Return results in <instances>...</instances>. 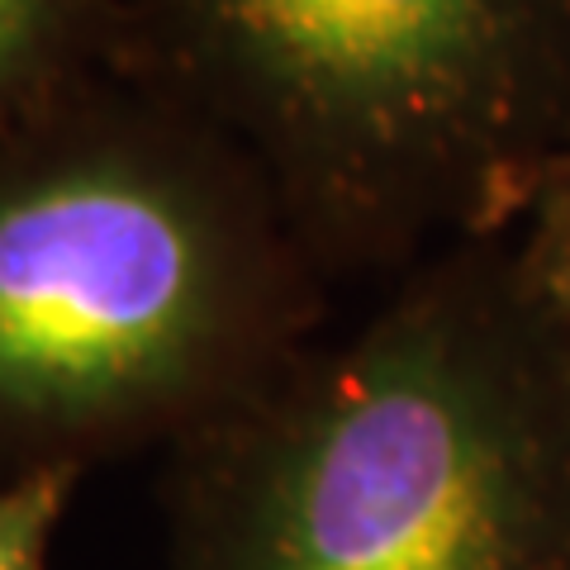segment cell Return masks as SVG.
Instances as JSON below:
<instances>
[{
  "mask_svg": "<svg viewBox=\"0 0 570 570\" xmlns=\"http://www.w3.org/2000/svg\"><path fill=\"white\" fill-rule=\"evenodd\" d=\"M163 570H570V305L528 228L452 243L163 466Z\"/></svg>",
  "mask_w": 570,
  "mask_h": 570,
  "instance_id": "cell-1",
  "label": "cell"
},
{
  "mask_svg": "<svg viewBox=\"0 0 570 570\" xmlns=\"http://www.w3.org/2000/svg\"><path fill=\"white\" fill-rule=\"evenodd\" d=\"M257 171L124 71L0 142V475L176 448L324 333Z\"/></svg>",
  "mask_w": 570,
  "mask_h": 570,
  "instance_id": "cell-2",
  "label": "cell"
},
{
  "mask_svg": "<svg viewBox=\"0 0 570 570\" xmlns=\"http://www.w3.org/2000/svg\"><path fill=\"white\" fill-rule=\"evenodd\" d=\"M115 71L219 134L328 285L513 234L570 176V0H124Z\"/></svg>",
  "mask_w": 570,
  "mask_h": 570,
  "instance_id": "cell-3",
  "label": "cell"
},
{
  "mask_svg": "<svg viewBox=\"0 0 570 570\" xmlns=\"http://www.w3.org/2000/svg\"><path fill=\"white\" fill-rule=\"evenodd\" d=\"M124 0H0V142L115 67Z\"/></svg>",
  "mask_w": 570,
  "mask_h": 570,
  "instance_id": "cell-4",
  "label": "cell"
},
{
  "mask_svg": "<svg viewBox=\"0 0 570 570\" xmlns=\"http://www.w3.org/2000/svg\"><path fill=\"white\" fill-rule=\"evenodd\" d=\"M81 471H29L0 485V570H48V547Z\"/></svg>",
  "mask_w": 570,
  "mask_h": 570,
  "instance_id": "cell-5",
  "label": "cell"
},
{
  "mask_svg": "<svg viewBox=\"0 0 570 570\" xmlns=\"http://www.w3.org/2000/svg\"><path fill=\"white\" fill-rule=\"evenodd\" d=\"M523 228H528V238L538 243V253H542V262H547L551 281H557V291L566 295V305H570V238L561 234L557 224H547L542 214H532Z\"/></svg>",
  "mask_w": 570,
  "mask_h": 570,
  "instance_id": "cell-6",
  "label": "cell"
},
{
  "mask_svg": "<svg viewBox=\"0 0 570 570\" xmlns=\"http://www.w3.org/2000/svg\"><path fill=\"white\" fill-rule=\"evenodd\" d=\"M538 214H542V219H547V224H557V228H561V234L570 238V176H566V181H561V186H557V190H551V195H547V200L538 205Z\"/></svg>",
  "mask_w": 570,
  "mask_h": 570,
  "instance_id": "cell-7",
  "label": "cell"
}]
</instances>
